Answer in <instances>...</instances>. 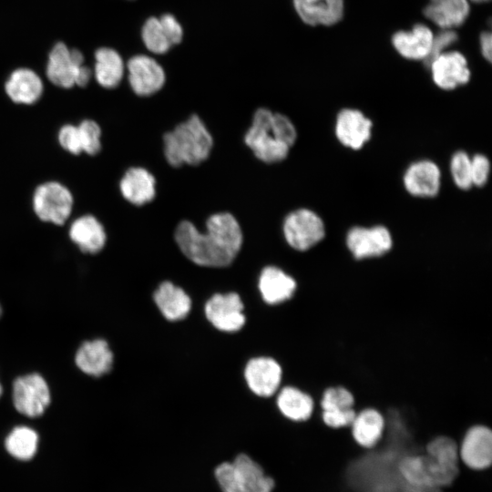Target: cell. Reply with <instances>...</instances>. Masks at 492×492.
<instances>
[{"label":"cell","instance_id":"cell-40","mask_svg":"<svg viewBox=\"0 0 492 492\" xmlns=\"http://www.w3.org/2000/svg\"><path fill=\"white\" fill-rule=\"evenodd\" d=\"M475 3H483V2H487V1H489V0H471Z\"/></svg>","mask_w":492,"mask_h":492},{"label":"cell","instance_id":"cell-1","mask_svg":"<svg viewBox=\"0 0 492 492\" xmlns=\"http://www.w3.org/2000/svg\"><path fill=\"white\" fill-rule=\"evenodd\" d=\"M175 240L182 253L194 263L225 267L239 252L242 232L231 213L220 212L207 220L205 232H200L190 221H181L176 228Z\"/></svg>","mask_w":492,"mask_h":492},{"label":"cell","instance_id":"cell-33","mask_svg":"<svg viewBox=\"0 0 492 492\" xmlns=\"http://www.w3.org/2000/svg\"><path fill=\"white\" fill-rule=\"evenodd\" d=\"M83 152L96 155L101 149V128L92 119H85L77 125Z\"/></svg>","mask_w":492,"mask_h":492},{"label":"cell","instance_id":"cell-35","mask_svg":"<svg viewBox=\"0 0 492 492\" xmlns=\"http://www.w3.org/2000/svg\"><path fill=\"white\" fill-rule=\"evenodd\" d=\"M57 139L66 151L74 155L83 152L77 126L72 124L62 126L58 131Z\"/></svg>","mask_w":492,"mask_h":492},{"label":"cell","instance_id":"cell-42","mask_svg":"<svg viewBox=\"0 0 492 492\" xmlns=\"http://www.w3.org/2000/svg\"><path fill=\"white\" fill-rule=\"evenodd\" d=\"M2 313H3V310H2V307H1V304H0V317H1Z\"/></svg>","mask_w":492,"mask_h":492},{"label":"cell","instance_id":"cell-41","mask_svg":"<svg viewBox=\"0 0 492 492\" xmlns=\"http://www.w3.org/2000/svg\"><path fill=\"white\" fill-rule=\"evenodd\" d=\"M2 393H3V388H2V385H1V384H0V397H1V395H2Z\"/></svg>","mask_w":492,"mask_h":492},{"label":"cell","instance_id":"cell-21","mask_svg":"<svg viewBox=\"0 0 492 492\" xmlns=\"http://www.w3.org/2000/svg\"><path fill=\"white\" fill-rule=\"evenodd\" d=\"M75 362L83 373L99 377L111 370L113 354L105 340L87 341L77 351Z\"/></svg>","mask_w":492,"mask_h":492},{"label":"cell","instance_id":"cell-13","mask_svg":"<svg viewBox=\"0 0 492 492\" xmlns=\"http://www.w3.org/2000/svg\"><path fill=\"white\" fill-rule=\"evenodd\" d=\"M441 178V170L436 162L421 159L407 167L403 183L405 190L414 197L433 198L440 190Z\"/></svg>","mask_w":492,"mask_h":492},{"label":"cell","instance_id":"cell-12","mask_svg":"<svg viewBox=\"0 0 492 492\" xmlns=\"http://www.w3.org/2000/svg\"><path fill=\"white\" fill-rule=\"evenodd\" d=\"M372 128V120L362 111L343 108L336 117L334 133L343 146L359 150L371 138Z\"/></svg>","mask_w":492,"mask_h":492},{"label":"cell","instance_id":"cell-5","mask_svg":"<svg viewBox=\"0 0 492 492\" xmlns=\"http://www.w3.org/2000/svg\"><path fill=\"white\" fill-rule=\"evenodd\" d=\"M83 54L77 49H70L62 42L56 43L49 52L46 68L48 80L55 86L71 88L74 86L86 87L93 76L90 67L84 64Z\"/></svg>","mask_w":492,"mask_h":492},{"label":"cell","instance_id":"cell-31","mask_svg":"<svg viewBox=\"0 0 492 492\" xmlns=\"http://www.w3.org/2000/svg\"><path fill=\"white\" fill-rule=\"evenodd\" d=\"M450 173L455 185L463 190L473 187L471 157L463 150L455 152L450 159Z\"/></svg>","mask_w":492,"mask_h":492},{"label":"cell","instance_id":"cell-8","mask_svg":"<svg viewBox=\"0 0 492 492\" xmlns=\"http://www.w3.org/2000/svg\"><path fill=\"white\" fill-rule=\"evenodd\" d=\"M345 246L354 260H373L392 251L394 239L390 231L383 225L355 226L348 231Z\"/></svg>","mask_w":492,"mask_h":492},{"label":"cell","instance_id":"cell-6","mask_svg":"<svg viewBox=\"0 0 492 492\" xmlns=\"http://www.w3.org/2000/svg\"><path fill=\"white\" fill-rule=\"evenodd\" d=\"M33 210L45 222L63 225L70 217L74 198L70 190L58 181H46L34 191Z\"/></svg>","mask_w":492,"mask_h":492},{"label":"cell","instance_id":"cell-9","mask_svg":"<svg viewBox=\"0 0 492 492\" xmlns=\"http://www.w3.org/2000/svg\"><path fill=\"white\" fill-rule=\"evenodd\" d=\"M458 456L461 465L473 471L492 467V429L482 424L468 427L459 442Z\"/></svg>","mask_w":492,"mask_h":492},{"label":"cell","instance_id":"cell-16","mask_svg":"<svg viewBox=\"0 0 492 492\" xmlns=\"http://www.w3.org/2000/svg\"><path fill=\"white\" fill-rule=\"evenodd\" d=\"M245 378L250 389L260 396L269 397L279 389L282 379L280 364L270 357L251 359L245 368Z\"/></svg>","mask_w":492,"mask_h":492},{"label":"cell","instance_id":"cell-7","mask_svg":"<svg viewBox=\"0 0 492 492\" xmlns=\"http://www.w3.org/2000/svg\"><path fill=\"white\" fill-rule=\"evenodd\" d=\"M283 234L292 249L304 252L317 246L325 238V224L314 211L299 209L285 218Z\"/></svg>","mask_w":492,"mask_h":492},{"label":"cell","instance_id":"cell-4","mask_svg":"<svg viewBox=\"0 0 492 492\" xmlns=\"http://www.w3.org/2000/svg\"><path fill=\"white\" fill-rule=\"evenodd\" d=\"M215 477L223 492H272L274 480L247 455L217 466Z\"/></svg>","mask_w":492,"mask_h":492},{"label":"cell","instance_id":"cell-22","mask_svg":"<svg viewBox=\"0 0 492 492\" xmlns=\"http://www.w3.org/2000/svg\"><path fill=\"white\" fill-rule=\"evenodd\" d=\"M301 19L310 26H332L343 14V0H293Z\"/></svg>","mask_w":492,"mask_h":492},{"label":"cell","instance_id":"cell-24","mask_svg":"<svg viewBox=\"0 0 492 492\" xmlns=\"http://www.w3.org/2000/svg\"><path fill=\"white\" fill-rule=\"evenodd\" d=\"M155 179L143 168H130L122 177L119 189L122 196L134 205H144L151 201L156 194Z\"/></svg>","mask_w":492,"mask_h":492},{"label":"cell","instance_id":"cell-34","mask_svg":"<svg viewBox=\"0 0 492 492\" xmlns=\"http://www.w3.org/2000/svg\"><path fill=\"white\" fill-rule=\"evenodd\" d=\"M355 415L354 408L321 410L323 424L333 429L350 427Z\"/></svg>","mask_w":492,"mask_h":492},{"label":"cell","instance_id":"cell-39","mask_svg":"<svg viewBox=\"0 0 492 492\" xmlns=\"http://www.w3.org/2000/svg\"><path fill=\"white\" fill-rule=\"evenodd\" d=\"M480 46L483 56L491 62L492 58V36L489 32H483L480 36Z\"/></svg>","mask_w":492,"mask_h":492},{"label":"cell","instance_id":"cell-18","mask_svg":"<svg viewBox=\"0 0 492 492\" xmlns=\"http://www.w3.org/2000/svg\"><path fill=\"white\" fill-rule=\"evenodd\" d=\"M70 240L82 252L96 254L105 246L107 233L102 223L93 215H82L72 221L68 231Z\"/></svg>","mask_w":492,"mask_h":492},{"label":"cell","instance_id":"cell-36","mask_svg":"<svg viewBox=\"0 0 492 492\" xmlns=\"http://www.w3.org/2000/svg\"><path fill=\"white\" fill-rule=\"evenodd\" d=\"M456 39L457 34L453 29H442V31L434 35L430 51L424 59L425 64L428 67L436 57L444 53V50Z\"/></svg>","mask_w":492,"mask_h":492},{"label":"cell","instance_id":"cell-37","mask_svg":"<svg viewBox=\"0 0 492 492\" xmlns=\"http://www.w3.org/2000/svg\"><path fill=\"white\" fill-rule=\"evenodd\" d=\"M490 161L483 154L477 153L471 157V178L473 187H483L488 180Z\"/></svg>","mask_w":492,"mask_h":492},{"label":"cell","instance_id":"cell-19","mask_svg":"<svg viewBox=\"0 0 492 492\" xmlns=\"http://www.w3.org/2000/svg\"><path fill=\"white\" fill-rule=\"evenodd\" d=\"M5 90L13 102L32 105L40 99L44 84L35 71L20 67L10 74L5 84Z\"/></svg>","mask_w":492,"mask_h":492},{"label":"cell","instance_id":"cell-29","mask_svg":"<svg viewBox=\"0 0 492 492\" xmlns=\"http://www.w3.org/2000/svg\"><path fill=\"white\" fill-rule=\"evenodd\" d=\"M38 435L28 426H16L5 440V447L9 455L18 460H29L37 451Z\"/></svg>","mask_w":492,"mask_h":492},{"label":"cell","instance_id":"cell-2","mask_svg":"<svg viewBox=\"0 0 492 492\" xmlns=\"http://www.w3.org/2000/svg\"><path fill=\"white\" fill-rule=\"evenodd\" d=\"M296 138L297 131L291 119L267 108L256 110L244 137L256 158L266 163L283 160Z\"/></svg>","mask_w":492,"mask_h":492},{"label":"cell","instance_id":"cell-26","mask_svg":"<svg viewBox=\"0 0 492 492\" xmlns=\"http://www.w3.org/2000/svg\"><path fill=\"white\" fill-rule=\"evenodd\" d=\"M424 15L441 29H453L468 16V0H430L424 8Z\"/></svg>","mask_w":492,"mask_h":492},{"label":"cell","instance_id":"cell-30","mask_svg":"<svg viewBox=\"0 0 492 492\" xmlns=\"http://www.w3.org/2000/svg\"><path fill=\"white\" fill-rule=\"evenodd\" d=\"M142 39L147 48L156 54H164L171 46L159 18H149L142 28Z\"/></svg>","mask_w":492,"mask_h":492},{"label":"cell","instance_id":"cell-28","mask_svg":"<svg viewBox=\"0 0 492 492\" xmlns=\"http://www.w3.org/2000/svg\"><path fill=\"white\" fill-rule=\"evenodd\" d=\"M93 75L102 87H117L124 75V63L120 55L109 47L98 48L95 52Z\"/></svg>","mask_w":492,"mask_h":492},{"label":"cell","instance_id":"cell-38","mask_svg":"<svg viewBox=\"0 0 492 492\" xmlns=\"http://www.w3.org/2000/svg\"><path fill=\"white\" fill-rule=\"evenodd\" d=\"M159 22L171 46L179 44L182 39V28L170 14L162 15Z\"/></svg>","mask_w":492,"mask_h":492},{"label":"cell","instance_id":"cell-14","mask_svg":"<svg viewBox=\"0 0 492 492\" xmlns=\"http://www.w3.org/2000/svg\"><path fill=\"white\" fill-rule=\"evenodd\" d=\"M428 67L435 84L445 90L455 89L470 79L467 62L457 51L442 53Z\"/></svg>","mask_w":492,"mask_h":492},{"label":"cell","instance_id":"cell-27","mask_svg":"<svg viewBox=\"0 0 492 492\" xmlns=\"http://www.w3.org/2000/svg\"><path fill=\"white\" fill-rule=\"evenodd\" d=\"M154 301L163 316L169 321L185 318L191 307L187 293L170 282H162L154 293Z\"/></svg>","mask_w":492,"mask_h":492},{"label":"cell","instance_id":"cell-17","mask_svg":"<svg viewBox=\"0 0 492 492\" xmlns=\"http://www.w3.org/2000/svg\"><path fill=\"white\" fill-rule=\"evenodd\" d=\"M259 288L263 300L269 304L290 301L298 288L296 280L282 269L267 266L260 275Z\"/></svg>","mask_w":492,"mask_h":492},{"label":"cell","instance_id":"cell-32","mask_svg":"<svg viewBox=\"0 0 492 492\" xmlns=\"http://www.w3.org/2000/svg\"><path fill=\"white\" fill-rule=\"evenodd\" d=\"M354 397L352 392L344 386L336 385L326 388L319 401L321 410L354 409Z\"/></svg>","mask_w":492,"mask_h":492},{"label":"cell","instance_id":"cell-11","mask_svg":"<svg viewBox=\"0 0 492 492\" xmlns=\"http://www.w3.org/2000/svg\"><path fill=\"white\" fill-rule=\"evenodd\" d=\"M243 303L235 292L215 294L206 303L205 314L217 329L236 332L245 323Z\"/></svg>","mask_w":492,"mask_h":492},{"label":"cell","instance_id":"cell-25","mask_svg":"<svg viewBox=\"0 0 492 492\" xmlns=\"http://www.w3.org/2000/svg\"><path fill=\"white\" fill-rule=\"evenodd\" d=\"M434 34L425 25H415L411 32L399 31L392 37L398 53L408 59H425L431 48Z\"/></svg>","mask_w":492,"mask_h":492},{"label":"cell","instance_id":"cell-23","mask_svg":"<svg viewBox=\"0 0 492 492\" xmlns=\"http://www.w3.org/2000/svg\"><path fill=\"white\" fill-rule=\"evenodd\" d=\"M276 403L282 415L294 423L308 421L315 409L313 396L295 385L282 387Z\"/></svg>","mask_w":492,"mask_h":492},{"label":"cell","instance_id":"cell-15","mask_svg":"<svg viewBox=\"0 0 492 492\" xmlns=\"http://www.w3.org/2000/svg\"><path fill=\"white\" fill-rule=\"evenodd\" d=\"M128 80L138 96H149L159 91L165 83L163 68L153 58L138 55L128 62Z\"/></svg>","mask_w":492,"mask_h":492},{"label":"cell","instance_id":"cell-20","mask_svg":"<svg viewBox=\"0 0 492 492\" xmlns=\"http://www.w3.org/2000/svg\"><path fill=\"white\" fill-rule=\"evenodd\" d=\"M384 428L383 414L374 407H365L356 413L350 425V432L359 446L371 449L381 441Z\"/></svg>","mask_w":492,"mask_h":492},{"label":"cell","instance_id":"cell-3","mask_svg":"<svg viewBox=\"0 0 492 492\" xmlns=\"http://www.w3.org/2000/svg\"><path fill=\"white\" fill-rule=\"evenodd\" d=\"M164 154L173 167L197 165L205 160L212 148V137L197 115L179 124L164 137Z\"/></svg>","mask_w":492,"mask_h":492},{"label":"cell","instance_id":"cell-10","mask_svg":"<svg viewBox=\"0 0 492 492\" xmlns=\"http://www.w3.org/2000/svg\"><path fill=\"white\" fill-rule=\"evenodd\" d=\"M13 403L20 414L37 417L50 403V391L46 380L38 374L17 377L13 384Z\"/></svg>","mask_w":492,"mask_h":492}]
</instances>
